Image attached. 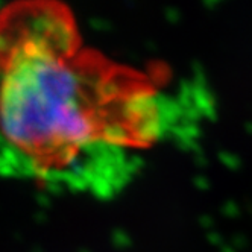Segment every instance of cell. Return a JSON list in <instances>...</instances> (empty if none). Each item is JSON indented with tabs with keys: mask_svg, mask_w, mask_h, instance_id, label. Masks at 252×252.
Returning a JSON list of instances; mask_svg holds the SVG:
<instances>
[{
	"mask_svg": "<svg viewBox=\"0 0 252 252\" xmlns=\"http://www.w3.org/2000/svg\"><path fill=\"white\" fill-rule=\"evenodd\" d=\"M170 122L169 96L85 50L61 6L0 15V173L108 197Z\"/></svg>",
	"mask_w": 252,
	"mask_h": 252,
	"instance_id": "1",
	"label": "cell"
}]
</instances>
